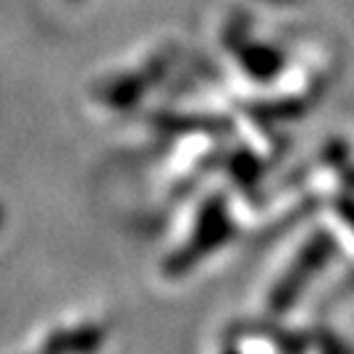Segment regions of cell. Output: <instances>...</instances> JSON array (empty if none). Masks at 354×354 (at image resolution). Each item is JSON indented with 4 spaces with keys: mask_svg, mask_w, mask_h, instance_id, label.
<instances>
[{
    "mask_svg": "<svg viewBox=\"0 0 354 354\" xmlns=\"http://www.w3.org/2000/svg\"><path fill=\"white\" fill-rule=\"evenodd\" d=\"M330 254H333V239L326 236V234L313 236V241L304 247L302 254L294 260V266H291L289 273L276 283V289L270 294V310H273V313L289 310L291 302L299 297L302 286L323 268V263L328 260Z\"/></svg>",
    "mask_w": 354,
    "mask_h": 354,
    "instance_id": "obj_1",
    "label": "cell"
},
{
    "mask_svg": "<svg viewBox=\"0 0 354 354\" xmlns=\"http://www.w3.org/2000/svg\"><path fill=\"white\" fill-rule=\"evenodd\" d=\"M241 64L247 66V71L257 79H268L279 71L281 58L279 53L268 50V48H250V50L241 55Z\"/></svg>",
    "mask_w": 354,
    "mask_h": 354,
    "instance_id": "obj_4",
    "label": "cell"
},
{
    "mask_svg": "<svg viewBox=\"0 0 354 354\" xmlns=\"http://www.w3.org/2000/svg\"><path fill=\"white\" fill-rule=\"evenodd\" d=\"M105 339V328L100 323H64L50 328V333H42V342L35 349L42 352H61V349H97Z\"/></svg>",
    "mask_w": 354,
    "mask_h": 354,
    "instance_id": "obj_3",
    "label": "cell"
},
{
    "mask_svg": "<svg viewBox=\"0 0 354 354\" xmlns=\"http://www.w3.org/2000/svg\"><path fill=\"white\" fill-rule=\"evenodd\" d=\"M66 3H74V0H66Z\"/></svg>",
    "mask_w": 354,
    "mask_h": 354,
    "instance_id": "obj_6",
    "label": "cell"
},
{
    "mask_svg": "<svg viewBox=\"0 0 354 354\" xmlns=\"http://www.w3.org/2000/svg\"><path fill=\"white\" fill-rule=\"evenodd\" d=\"M231 234V226L226 221V210H223V200H210L203 210V221L197 226V234L192 236V241L187 244V250L168 263L171 273H184L189 266H194L205 252H210L215 244L226 241V236Z\"/></svg>",
    "mask_w": 354,
    "mask_h": 354,
    "instance_id": "obj_2",
    "label": "cell"
},
{
    "mask_svg": "<svg viewBox=\"0 0 354 354\" xmlns=\"http://www.w3.org/2000/svg\"><path fill=\"white\" fill-rule=\"evenodd\" d=\"M3 218H6V210H3V205H0V226H3Z\"/></svg>",
    "mask_w": 354,
    "mask_h": 354,
    "instance_id": "obj_5",
    "label": "cell"
}]
</instances>
